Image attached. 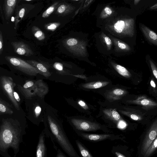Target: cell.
I'll use <instances>...</instances> for the list:
<instances>
[{
  "label": "cell",
  "instance_id": "obj_8",
  "mask_svg": "<svg viewBox=\"0 0 157 157\" xmlns=\"http://www.w3.org/2000/svg\"><path fill=\"white\" fill-rule=\"evenodd\" d=\"M1 84L2 90L17 107L18 106L15 102L13 95V87L15 86L12 79L10 77L2 76L1 78Z\"/></svg>",
  "mask_w": 157,
  "mask_h": 157
},
{
  "label": "cell",
  "instance_id": "obj_26",
  "mask_svg": "<svg viewBox=\"0 0 157 157\" xmlns=\"http://www.w3.org/2000/svg\"><path fill=\"white\" fill-rule=\"evenodd\" d=\"M42 106L41 105L37 103V105L36 106L35 105L34 108L33 109V110H32V113H33L32 114V115H33L34 118L36 119V120H37V118L38 119L40 117H41L40 115H41V114H42Z\"/></svg>",
  "mask_w": 157,
  "mask_h": 157
},
{
  "label": "cell",
  "instance_id": "obj_3",
  "mask_svg": "<svg viewBox=\"0 0 157 157\" xmlns=\"http://www.w3.org/2000/svg\"><path fill=\"white\" fill-rule=\"evenodd\" d=\"M135 21L133 18H124L117 21L112 28L118 34L132 36L135 33Z\"/></svg>",
  "mask_w": 157,
  "mask_h": 157
},
{
  "label": "cell",
  "instance_id": "obj_32",
  "mask_svg": "<svg viewBox=\"0 0 157 157\" xmlns=\"http://www.w3.org/2000/svg\"><path fill=\"white\" fill-rule=\"evenodd\" d=\"M78 43V40L75 38H71L68 39L67 41V44L69 46H73Z\"/></svg>",
  "mask_w": 157,
  "mask_h": 157
},
{
  "label": "cell",
  "instance_id": "obj_44",
  "mask_svg": "<svg viewBox=\"0 0 157 157\" xmlns=\"http://www.w3.org/2000/svg\"><path fill=\"white\" fill-rule=\"evenodd\" d=\"M140 0H134V4L135 5H137Z\"/></svg>",
  "mask_w": 157,
  "mask_h": 157
},
{
  "label": "cell",
  "instance_id": "obj_2",
  "mask_svg": "<svg viewBox=\"0 0 157 157\" xmlns=\"http://www.w3.org/2000/svg\"><path fill=\"white\" fill-rule=\"evenodd\" d=\"M1 128V148L3 149L12 147L15 149L17 148L19 136V131L13 128V126L6 125L4 123Z\"/></svg>",
  "mask_w": 157,
  "mask_h": 157
},
{
  "label": "cell",
  "instance_id": "obj_35",
  "mask_svg": "<svg viewBox=\"0 0 157 157\" xmlns=\"http://www.w3.org/2000/svg\"><path fill=\"white\" fill-rule=\"evenodd\" d=\"M54 66L56 69L59 71H62L63 69V66L60 63H56L54 65Z\"/></svg>",
  "mask_w": 157,
  "mask_h": 157
},
{
  "label": "cell",
  "instance_id": "obj_9",
  "mask_svg": "<svg viewBox=\"0 0 157 157\" xmlns=\"http://www.w3.org/2000/svg\"><path fill=\"white\" fill-rule=\"evenodd\" d=\"M127 102L143 106L145 109H149L157 106V103L145 96L138 97L135 100L127 101Z\"/></svg>",
  "mask_w": 157,
  "mask_h": 157
},
{
  "label": "cell",
  "instance_id": "obj_46",
  "mask_svg": "<svg viewBox=\"0 0 157 157\" xmlns=\"http://www.w3.org/2000/svg\"><path fill=\"white\" fill-rule=\"evenodd\" d=\"M25 0V1H32V0Z\"/></svg>",
  "mask_w": 157,
  "mask_h": 157
},
{
  "label": "cell",
  "instance_id": "obj_39",
  "mask_svg": "<svg viewBox=\"0 0 157 157\" xmlns=\"http://www.w3.org/2000/svg\"><path fill=\"white\" fill-rule=\"evenodd\" d=\"M13 95L15 99L19 101L20 100L19 97L17 93L15 91L13 92Z\"/></svg>",
  "mask_w": 157,
  "mask_h": 157
},
{
  "label": "cell",
  "instance_id": "obj_4",
  "mask_svg": "<svg viewBox=\"0 0 157 157\" xmlns=\"http://www.w3.org/2000/svg\"><path fill=\"white\" fill-rule=\"evenodd\" d=\"M8 59L10 63L15 68L27 74L34 76L40 73L35 67L19 58L9 57Z\"/></svg>",
  "mask_w": 157,
  "mask_h": 157
},
{
  "label": "cell",
  "instance_id": "obj_27",
  "mask_svg": "<svg viewBox=\"0 0 157 157\" xmlns=\"http://www.w3.org/2000/svg\"><path fill=\"white\" fill-rule=\"evenodd\" d=\"M113 13L112 8L109 6H106L102 10L100 14V17L103 19L106 18L110 16Z\"/></svg>",
  "mask_w": 157,
  "mask_h": 157
},
{
  "label": "cell",
  "instance_id": "obj_20",
  "mask_svg": "<svg viewBox=\"0 0 157 157\" xmlns=\"http://www.w3.org/2000/svg\"><path fill=\"white\" fill-rule=\"evenodd\" d=\"M45 147L43 136L40 137L39 142L37 147L36 155L37 157H43L45 152Z\"/></svg>",
  "mask_w": 157,
  "mask_h": 157
},
{
  "label": "cell",
  "instance_id": "obj_21",
  "mask_svg": "<svg viewBox=\"0 0 157 157\" xmlns=\"http://www.w3.org/2000/svg\"><path fill=\"white\" fill-rule=\"evenodd\" d=\"M16 52L18 54L21 55H24L29 53L30 51L29 49L27 48V46L22 43H17L14 45Z\"/></svg>",
  "mask_w": 157,
  "mask_h": 157
},
{
  "label": "cell",
  "instance_id": "obj_42",
  "mask_svg": "<svg viewBox=\"0 0 157 157\" xmlns=\"http://www.w3.org/2000/svg\"><path fill=\"white\" fill-rule=\"evenodd\" d=\"M156 9H157V3L151 6L150 8V9L151 10H153Z\"/></svg>",
  "mask_w": 157,
  "mask_h": 157
},
{
  "label": "cell",
  "instance_id": "obj_24",
  "mask_svg": "<svg viewBox=\"0 0 157 157\" xmlns=\"http://www.w3.org/2000/svg\"><path fill=\"white\" fill-rule=\"evenodd\" d=\"M76 142L82 156L84 157H92V156L89 151L83 146L79 141L76 140Z\"/></svg>",
  "mask_w": 157,
  "mask_h": 157
},
{
  "label": "cell",
  "instance_id": "obj_16",
  "mask_svg": "<svg viewBox=\"0 0 157 157\" xmlns=\"http://www.w3.org/2000/svg\"><path fill=\"white\" fill-rule=\"evenodd\" d=\"M104 113L110 119L116 122H117L121 118L120 115L114 109H105L103 110Z\"/></svg>",
  "mask_w": 157,
  "mask_h": 157
},
{
  "label": "cell",
  "instance_id": "obj_31",
  "mask_svg": "<svg viewBox=\"0 0 157 157\" xmlns=\"http://www.w3.org/2000/svg\"><path fill=\"white\" fill-rule=\"evenodd\" d=\"M60 25L59 22L50 23L45 25V28L47 30L54 31Z\"/></svg>",
  "mask_w": 157,
  "mask_h": 157
},
{
  "label": "cell",
  "instance_id": "obj_40",
  "mask_svg": "<svg viewBox=\"0 0 157 157\" xmlns=\"http://www.w3.org/2000/svg\"><path fill=\"white\" fill-rule=\"evenodd\" d=\"M0 53H1V51H2V33L1 32H0Z\"/></svg>",
  "mask_w": 157,
  "mask_h": 157
},
{
  "label": "cell",
  "instance_id": "obj_17",
  "mask_svg": "<svg viewBox=\"0 0 157 157\" xmlns=\"http://www.w3.org/2000/svg\"><path fill=\"white\" fill-rule=\"evenodd\" d=\"M73 8L71 5L65 3H63L58 6L56 10V13L59 15H64L71 12Z\"/></svg>",
  "mask_w": 157,
  "mask_h": 157
},
{
  "label": "cell",
  "instance_id": "obj_19",
  "mask_svg": "<svg viewBox=\"0 0 157 157\" xmlns=\"http://www.w3.org/2000/svg\"><path fill=\"white\" fill-rule=\"evenodd\" d=\"M112 65L116 71L121 75L125 78H129L131 74L125 67L117 64L112 63Z\"/></svg>",
  "mask_w": 157,
  "mask_h": 157
},
{
  "label": "cell",
  "instance_id": "obj_5",
  "mask_svg": "<svg viewBox=\"0 0 157 157\" xmlns=\"http://www.w3.org/2000/svg\"><path fill=\"white\" fill-rule=\"evenodd\" d=\"M19 87L26 94L30 93L32 90H34L38 93H44L47 92V90L46 85L41 80L37 81H29L24 84L23 87L20 86Z\"/></svg>",
  "mask_w": 157,
  "mask_h": 157
},
{
  "label": "cell",
  "instance_id": "obj_13",
  "mask_svg": "<svg viewBox=\"0 0 157 157\" xmlns=\"http://www.w3.org/2000/svg\"><path fill=\"white\" fill-rule=\"evenodd\" d=\"M29 63L36 68L39 71L40 74L48 78L51 75V73L42 64L33 61H27Z\"/></svg>",
  "mask_w": 157,
  "mask_h": 157
},
{
  "label": "cell",
  "instance_id": "obj_6",
  "mask_svg": "<svg viewBox=\"0 0 157 157\" xmlns=\"http://www.w3.org/2000/svg\"><path fill=\"white\" fill-rule=\"evenodd\" d=\"M157 136V118L153 122L147 133L141 147V153L144 155L152 142Z\"/></svg>",
  "mask_w": 157,
  "mask_h": 157
},
{
  "label": "cell",
  "instance_id": "obj_29",
  "mask_svg": "<svg viewBox=\"0 0 157 157\" xmlns=\"http://www.w3.org/2000/svg\"><path fill=\"white\" fill-rule=\"evenodd\" d=\"M32 30L34 34V36L39 39L42 38L43 39L44 37L43 33L36 26H34L32 28Z\"/></svg>",
  "mask_w": 157,
  "mask_h": 157
},
{
  "label": "cell",
  "instance_id": "obj_47",
  "mask_svg": "<svg viewBox=\"0 0 157 157\" xmlns=\"http://www.w3.org/2000/svg\"><path fill=\"white\" fill-rule=\"evenodd\" d=\"M73 1H79V0H71Z\"/></svg>",
  "mask_w": 157,
  "mask_h": 157
},
{
  "label": "cell",
  "instance_id": "obj_25",
  "mask_svg": "<svg viewBox=\"0 0 157 157\" xmlns=\"http://www.w3.org/2000/svg\"><path fill=\"white\" fill-rule=\"evenodd\" d=\"M58 2H55L48 7L43 13L42 17L43 18H47L58 7Z\"/></svg>",
  "mask_w": 157,
  "mask_h": 157
},
{
  "label": "cell",
  "instance_id": "obj_45",
  "mask_svg": "<svg viewBox=\"0 0 157 157\" xmlns=\"http://www.w3.org/2000/svg\"><path fill=\"white\" fill-rule=\"evenodd\" d=\"M14 17H12L11 18V21H14Z\"/></svg>",
  "mask_w": 157,
  "mask_h": 157
},
{
  "label": "cell",
  "instance_id": "obj_38",
  "mask_svg": "<svg viewBox=\"0 0 157 157\" xmlns=\"http://www.w3.org/2000/svg\"><path fill=\"white\" fill-rule=\"evenodd\" d=\"M73 76H75L76 77L82 78V79L86 80L87 79V77L84 75H73Z\"/></svg>",
  "mask_w": 157,
  "mask_h": 157
},
{
  "label": "cell",
  "instance_id": "obj_18",
  "mask_svg": "<svg viewBox=\"0 0 157 157\" xmlns=\"http://www.w3.org/2000/svg\"><path fill=\"white\" fill-rule=\"evenodd\" d=\"M109 83L107 81H97L83 84V87L88 89H96L104 87Z\"/></svg>",
  "mask_w": 157,
  "mask_h": 157
},
{
  "label": "cell",
  "instance_id": "obj_41",
  "mask_svg": "<svg viewBox=\"0 0 157 157\" xmlns=\"http://www.w3.org/2000/svg\"><path fill=\"white\" fill-rule=\"evenodd\" d=\"M115 154L116 155V156L118 157H125V156L121 154V153L118 152H115Z\"/></svg>",
  "mask_w": 157,
  "mask_h": 157
},
{
  "label": "cell",
  "instance_id": "obj_30",
  "mask_svg": "<svg viewBox=\"0 0 157 157\" xmlns=\"http://www.w3.org/2000/svg\"><path fill=\"white\" fill-rule=\"evenodd\" d=\"M101 36L106 46L107 49L108 50H110L111 48L112 45L111 40L108 36L103 33L101 34Z\"/></svg>",
  "mask_w": 157,
  "mask_h": 157
},
{
  "label": "cell",
  "instance_id": "obj_28",
  "mask_svg": "<svg viewBox=\"0 0 157 157\" xmlns=\"http://www.w3.org/2000/svg\"><path fill=\"white\" fill-rule=\"evenodd\" d=\"M25 12V9L22 8L21 9L17 14L15 20L14 29H16L17 25L24 17Z\"/></svg>",
  "mask_w": 157,
  "mask_h": 157
},
{
  "label": "cell",
  "instance_id": "obj_7",
  "mask_svg": "<svg viewBox=\"0 0 157 157\" xmlns=\"http://www.w3.org/2000/svg\"><path fill=\"white\" fill-rule=\"evenodd\" d=\"M71 121L77 129L85 131H94L100 128L97 123L83 119L73 118Z\"/></svg>",
  "mask_w": 157,
  "mask_h": 157
},
{
  "label": "cell",
  "instance_id": "obj_36",
  "mask_svg": "<svg viewBox=\"0 0 157 157\" xmlns=\"http://www.w3.org/2000/svg\"><path fill=\"white\" fill-rule=\"evenodd\" d=\"M0 111L1 113H5L6 111V107L3 104H2L1 102L0 104Z\"/></svg>",
  "mask_w": 157,
  "mask_h": 157
},
{
  "label": "cell",
  "instance_id": "obj_37",
  "mask_svg": "<svg viewBox=\"0 0 157 157\" xmlns=\"http://www.w3.org/2000/svg\"><path fill=\"white\" fill-rule=\"evenodd\" d=\"M93 0H85L83 5V8H85L87 7Z\"/></svg>",
  "mask_w": 157,
  "mask_h": 157
},
{
  "label": "cell",
  "instance_id": "obj_43",
  "mask_svg": "<svg viewBox=\"0 0 157 157\" xmlns=\"http://www.w3.org/2000/svg\"><path fill=\"white\" fill-rule=\"evenodd\" d=\"M150 84L154 88H155V85L154 82L153 80H151L150 82Z\"/></svg>",
  "mask_w": 157,
  "mask_h": 157
},
{
  "label": "cell",
  "instance_id": "obj_22",
  "mask_svg": "<svg viewBox=\"0 0 157 157\" xmlns=\"http://www.w3.org/2000/svg\"><path fill=\"white\" fill-rule=\"evenodd\" d=\"M113 41L116 46L120 50L124 51H128L130 48L127 44L117 39H114Z\"/></svg>",
  "mask_w": 157,
  "mask_h": 157
},
{
  "label": "cell",
  "instance_id": "obj_34",
  "mask_svg": "<svg viewBox=\"0 0 157 157\" xmlns=\"http://www.w3.org/2000/svg\"><path fill=\"white\" fill-rule=\"evenodd\" d=\"M78 104L83 109H88V107L85 102L82 100H79L78 102Z\"/></svg>",
  "mask_w": 157,
  "mask_h": 157
},
{
  "label": "cell",
  "instance_id": "obj_15",
  "mask_svg": "<svg viewBox=\"0 0 157 157\" xmlns=\"http://www.w3.org/2000/svg\"><path fill=\"white\" fill-rule=\"evenodd\" d=\"M119 111L123 114L128 117L135 121H140L142 120L143 118L142 113L137 110H119Z\"/></svg>",
  "mask_w": 157,
  "mask_h": 157
},
{
  "label": "cell",
  "instance_id": "obj_1",
  "mask_svg": "<svg viewBox=\"0 0 157 157\" xmlns=\"http://www.w3.org/2000/svg\"><path fill=\"white\" fill-rule=\"evenodd\" d=\"M52 116L48 114L47 116V120L52 134L62 148L69 156L79 157L64 134L61 126L57 123V120Z\"/></svg>",
  "mask_w": 157,
  "mask_h": 157
},
{
  "label": "cell",
  "instance_id": "obj_14",
  "mask_svg": "<svg viewBox=\"0 0 157 157\" xmlns=\"http://www.w3.org/2000/svg\"><path fill=\"white\" fill-rule=\"evenodd\" d=\"M82 136L85 139L92 141H97L105 140L111 137L109 134H82Z\"/></svg>",
  "mask_w": 157,
  "mask_h": 157
},
{
  "label": "cell",
  "instance_id": "obj_33",
  "mask_svg": "<svg viewBox=\"0 0 157 157\" xmlns=\"http://www.w3.org/2000/svg\"><path fill=\"white\" fill-rule=\"evenodd\" d=\"M149 62L153 73L157 79V68L151 60H149Z\"/></svg>",
  "mask_w": 157,
  "mask_h": 157
},
{
  "label": "cell",
  "instance_id": "obj_12",
  "mask_svg": "<svg viewBox=\"0 0 157 157\" xmlns=\"http://www.w3.org/2000/svg\"><path fill=\"white\" fill-rule=\"evenodd\" d=\"M126 94V92L123 89L117 88L109 92L107 94L106 98L111 101L118 100Z\"/></svg>",
  "mask_w": 157,
  "mask_h": 157
},
{
  "label": "cell",
  "instance_id": "obj_11",
  "mask_svg": "<svg viewBox=\"0 0 157 157\" xmlns=\"http://www.w3.org/2000/svg\"><path fill=\"white\" fill-rule=\"evenodd\" d=\"M17 0H5L4 9L6 18L8 20L13 14Z\"/></svg>",
  "mask_w": 157,
  "mask_h": 157
},
{
  "label": "cell",
  "instance_id": "obj_23",
  "mask_svg": "<svg viewBox=\"0 0 157 157\" xmlns=\"http://www.w3.org/2000/svg\"><path fill=\"white\" fill-rule=\"evenodd\" d=\"M157 148V136L152 142L144 155L147 157L151 155Z\"/></svg>",
  "mask_w": 157,
  "mask_h": 157
},
{
  "label": "cell",
  "instance_id": "obj_10",
  "mask_svg": "<svg viewBox=\"0 0 157 157\" xmlns=\"http://www.w3.org/2000/svg\"><path fill=\"white\" fill-rule=\"evenodd\" d=\"M140 28L145 37L151 43L157 46V34L143 24H139Z\"/></svg>",
  "mask_w": 157,
  "mask_h": 157
}]
</instances>
